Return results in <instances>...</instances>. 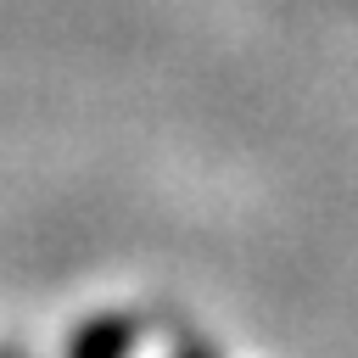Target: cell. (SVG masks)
<instances>
[{
	"label": "cell",
	"instance_id": "6da1fadb",
	"mask_svg": "<svg viewBox=\"0 0 358 358\" xmlns=\"http://www.w3.org/2000/svg\"><path fill=\"white\" fill-rule=\"evenodd\" d=\"M134 341H140V319L106 308L67 336V358H134Z\"/></svg>",
	"mask_w": 358,
	"mask_h": 358
},
{
	"label": "cell",
	"instance_id": "7a4b0ae2",
	"mask_svg": "<svg viewBox=\"0 0 358 358\" xmlns=\"http://www.w3.org/2000/svg\"><path fill=\"white\" fill-rule=\"evenodd\" d=\"M173 358H213V352H207V347H201V341H190V347H179V352H173Z\"/></svg>",
	"mask_w": 358,
	"mask_h": 358
},
{
	"label": "cell",
	"instance_id": "3957f363",
	"mask_svg": "<svg viewBox=\"0 0 358 358\" xmlns=\"http://www.w3.org/2000/svg\"><path fill=\"white\" fill-rule=\"evenodd\" d=\"M0 358H22V352H11V347H0Z\"/></svg>",
	"mask_w": 358,
	"mask_h": 358
}]
</instances>
